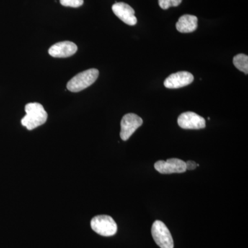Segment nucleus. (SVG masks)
I'll use <instances>...</instances> for the list:
<instances>
[{
    "label": "nucleus",
    "mask_w": 248,
    "mask_h": 248,
    "mask_svg": "<svg viewBox=\"0 0 248 248\" xmlns=\"http://www.w3.org/2000/svg\"><path fill=\"white\" fill-rule=\"evenodd\" d=\"M26 115L22 124L29 130H33L46 122L48 114L39 103H29L25 107Z\"/></svg>",
    "instance_id": "obj_1"
},
{
    "label": "nucleus",
    "mask_w": 248,
    "mask_h": 248,
    "mask_svg": "<svg viewBox=\"0 0 248 248\" xmlns=\"http://www.w3.org/2000/svg\"><path fill=\"white\" fill-rule=\"evenodd\" d=\"M99 76V71L95 68H91L78 73L67 84V89L73 93H78L87 89L95 82Z\"/></svg>",
    "instance_id": "obj_2"
},
{
    "label": "nucleus",
    "mask_w": 248,
    "mask_h": 248,
    "mask_svg": "<svg viewBox=\"0 0 248 248\" xmlns=\"http://www.w3.org/2000/svg\"><path fill=\"white\" fill-rule=\"evenodd\" d=\"M93 231L103 236H111L115 235L117 231V225L113 218L108 215H99L91 220Z\"/></svg>",
    "instance_id": "obj_3"
},
{
    "label": "nucleus",
    "mask_w": 248,
    "mask_h": 248,
    "mask_svg": "<svg viewBox=\"0 0 248 248\" xmlns=\"http://www.w3.org/2000/svg\"><path fill=\"white\" fill-rule=\"evenodd\" d=\"M152 236L161 248H174V241L169 228L162 221H155L152 226Z\"/></svg>",
    "instance_id": "obj_4"
},
{
    "label": "nucleus",
    "mask_w": 248,
    "mask_h": 248,
    "mask_svg": "<svg viewBox=\"0 0 248 248\" xmlns=\"http://www.w3.org/2000/svg\"><path fill=\"white\" fill-rule=\"evenodd\" d=\"M142 124L143 120L135 114L128 113L124 115L121 122L120 137L122 140L127 141Z\"/></svg>",
    "instance_id": "obj_5"
},
{
    "label": "nucleus",
    "mask_w": 248,
    "mask_h": 248,
    "mask_svg": "<svg viewBox=\"0 0 248 248\" xmlns=\"http://www.w3.org/2000/svg\"><path fill=\"white\" fill-rule=\"evenodd\" d=\"M155 169L161 174L183 173L187 170L185 161L175 158L168 159L167 161H158L155 163Z\"/></svg>",
    "instance_id": "obj_6"
},
{
    "label": "nucleus",
    "mask_w": 248,
    "mask_h": 248,
    "mask_svg": "<svg viewBox=\"0 0 248 248\" xmlns=\"http://www.w3.org/2000/svg\"><path fill=\"white\" fill-rule=\"evenodd\" d=\"M193 81V75L189 72L180 71L168 77L164 81V86L170 89H180L192 84Z\"/></svg>",
    "instance_id": "obj_7"
},
{
    "label": "nucleus",
    "mask_w": 248,
    "mask_h": 248,
    "mask_svg": "<svg viewBox=\"0 0 248 248\" xmlns=\"http://www.w3.org/2000/svg\"><path fill=\"white\" fill-rule=\"evenodd\" d=\"M178 124L183 129L199 130L205 128V120L195 112H186L179 115Z\"/></svg>",
    "instance_id": "obj_8"
},
{
    "label": "nucleus",
    "mask_w": 248,
    "mask_h": 248,
    "mask_svg": "<svg viewBox=\"0 0 248 248\" xmlns=\"http://www.w3.org/2000/svg\"><path fill=\"white\" fill-rule=\"evenodd\" d=\"M114 14L122 22L130 26L136 25L138 19L135 17V12L130 5L124 2H115L112 5Z\"/></svg>",
    "instance_id": "obj_9"
},
{
    "label": "nucleus",
    "mask_w": 248,
    "mask_h": 248,
    "mask_svg": "<svg viewBox=\"0 0 248 248\" xmlns=\"http://www.w3.org/2000/svg\"><path fill=\"white\" fill-rule=\"evenodd\" d=\"M78 51L76 44L69 41L58 42L52 46L48 50L50 56L57 58H66L71 57Z\"/></svg>",
    "instance_id": "obj_10"
},
{
    "label": "nucleus",
    "mask_w": 248,
    "mask_h": 248,
    "mask_svg": "<svg viewBox=\"0 0 248 248\" xmlns=\"http://www.w3.org/2000/svg\"><path fill=\"white\" fill-rule=\"evenodd\" d=\"M198 19L192 15H184L179 18L176 24V28L179 32L189 33L197 30Z\"/></svg>",
    "instance_id": "obj_11"
},
{
    "label": "nucleus",
    "mask_w": 248,
    "mask_h": 248,
    "mask_svg": "<svg viewBox=\"0 0 248 248\" xmlns=\"http://www.w3.org/2000/svg\"><path fill=\"white\" fill-rule=\"evenodd\" d=\"M234 66L240 71L248 74V56L245 54H238L233 58Z\"/></svg>",
    "instance_id": "obj_12"
},
{
    "label": "nucleus",
    "mask_w": 248,
    "mask_h": 248,
    "mask_svg": "<svg viewBox=\"0 0 248 248\" xmlns=\"http://www.w3.org/2000/svg\"><path fill=\"white\" fill-rule=\"evenodd\" d=\"M159 5L161 9H169V8L176 7L182 3V0H159Z\"/></svg>",
    "instance_id": "obj_13"
},
{
    "label": "nucleus",
    "mask_w": 248,
    "mask_h": 248,
    "mask_svg": "<svg viewBox=\"0 0 248 248\" xmlns=\"http://www.w3.org/2000/svg\"><path fill=\"white\" fill-rule=\"evenodd\" d=\"M62 6L67 7L78 8L84 4V0H60Z\"/></svg>",
    "instance_id": "obj_14"
},
{
    "label": "nucleus",
    "mask_w": 248,
    "mask_h": 248,
    "mask_svg": "<svg viewBox=\"0 0 248 248\" xmlns=\"http://www.w3.org/2000/svg\"><path fill=\"white\" fill-rule=\"evenodd\" d=\"M186 170H195L197 167V164L193 161H187L186 162Z\"/></svg>",
    "instance_id": "obj_15"
}]
</instances>
